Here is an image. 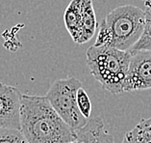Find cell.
Instances as JSON below:
<instances>
[{
  "label": "cell",
  "instance_id": "3957f363",
  "mask_svg": "<svg viewBox=\"0 0 151 143\" xmlns=\"http://www.w3.org/2000/svg\"><path fill=\"white\" fill-rule=\"evenodd\" d=\"M86 56L91 74L103 89L114 95L123 93V84L131 59L129 51L91 46L88 49Z\"/></svg>",
  "mask_w": 151,
  "mask_h": 143
},
{
  "label": "cell",
  "instance_id": "ba28073f",
  "mask_svg": "<svg viewBox=\"0 0 151 143\" xmlns=\"http://www.w3.org/2000/svg\"><path fill=\"white\" fill-rule=\"evenodd\" d=\"M64 21L72 40L76 44H80L82 37L81 0H71L65 11Z\"/></svg>",
  "mask_w": 151,
  "mask_h": 143
},
{
  "label": "cell",
  "instance_id": "8fae6325",
  "mask_svg": "<svg viewBox=\"0 0 151 143\" xmlns=\"http://www.w3.org/2000/svg\"><path fill=\"white\" fill-rule=\"evenodd\" d=\"M77 105H78L81 114L87 120H89L91 113V102L89 95L83 88H80L77 92Z\"/></svg>",
  "mask_w": 151,
  "mask_h": 143
},
{
  "label": "cell",
  "instance_id": "52a82bcc",
  "mask_svg": "<svg viewBox=\"0 0 151 143\" xmlns=\"http://www.w3.org/2000/svg\"><path fill=\"white\" fill-rule=\"evenodd\" d=\"M77 139L83 143H115L114 137L105 129V125L100 117L89 120L84 128L76 131Z\"/></svg>",
  "mask_w": 151,
  "mask_h": 143
},
{
  "label": "cell",
  "instance_id": "9a60e30c",
  "mask_svg": "<svg viewBox=\"0 0 151 143\" xmlns=\"http://www.w3.org/2000/svg\"><path fill=\"white\" fill-rule=\"evenodd\" d=\"M142 1H143V2H145V0H142Z\"/></svg>",
  "mask_w": 151,
  "mask_h": 143
},
{
  "label": "cell",
  "instance_id": "7a4b0ae2",
  "mask_svg": "<svg viewBox=\"0 0 151 143\" xmlns=\"http://www.w3.org/2000/svg\"><path fill=\"white\" fill-rule=\"evenodd\" d=\"M145 11L134 5H122L111 11L99 25L94 46L129 51L142 34Z\"/></svg>",
  "mask_w": 151,
  "mask_h": 143
},
{
  "label": "cell",
  "instance_id": "7c38bea8",
  "mask_svg": "<svg viewBox=\"0 0 151 143\" xmlns=\"http://www.w3.org/2000/svg\"><path fill=\"white\" fill-rule=\"evenodd\" d=\"M0 143H27V141L20 131L0 129Z\"/></svg>",
  "mask_w": 151,
  "mask_h": 143
},
{
  "label": "cell",
  "instance_id": "5bb4252c",
  "mask_svg": "<svg viewBox=\"0 0 151 143\" xmlns=\"http://www.w3.org/2000/svg\"><path fill=\"white\" fill-rule=\"evenodd\" d=\"M68 143H83L82 141H80V140H78V139H77V140H75V141H72V142H68Z\"/></svg>",
  "mask_w": 151,
  "mask_h": 143
},
{
  "label": "cell",
  "instance_id": "30bf717a",
  "mask_svg": "<svg viewBox=\"0 0 151 143\" xmlns=\"http://www.w3.org/2000/svg\"><path fill=\"white\" fill-rule=\"evenodd\" d=\"M151 51V8L145 11V27L139 40L129 50L131 54L137 51Z\"/></svg>",
  "mask_w": 151,
  "mask_h": 143
},
{
  "label": "cell",
  "instance_id": "4fadbf2b",
  "mask_svg": "<svg viewBox=\"0 0 151 143\" xmlns=\"http://www.w3.org/2000/svg\"><path fill=\"white\" fill-rule=\"evenodd\" d=\"M146 143H151V129H150L149 133H148V136H147Z\"/></svg>",
  "mask_w": 151,
  "mask_h": 143
},
{
  "label": "cell",
  "instance_id": "277c9868",
  "mask_svg": "<svg viewBox=\"0 0 151 143\" xmlns=\"http://www.w3.org/2000/svg\"><path fill=\"white\" fill-rule=\"evenodd\" d=\"M80 88H82L80 80L70 76L56 80L45 95L58 115L75 131L81 130L89 122L81 114L77 105V92Z\"/></svg>",
  "mask_w": 151,
  "mask_h": 143
},
{
  "label": "cell",
  "instance_id": "8992f818",
  "mask_svg": "<svg viewBox=\"0 0 151 143\" xmlns=\"http://www.w3.org/2000/svg\"><path fill=\"white\" fill-rule=\"evenodd\" d=\"M21 97L17 87L0 81V129L20 131Z\"/></svg>",
  "mask_w": 151,
  "mask_h": 143
},
{
  "label": "cell",
  "instance_id": "6da1fadb",
  "mask_svg": "<svg viewBox=\"0 0 151 143\" xmlns=\"http://www.w3.org/2000/svg\"><path fill=\"white\" fill-rule=\"evenodd\" d=\"M20 131L27 143H68L77 140L76 131L63 121L45 96L22 95Z\"/></svg>",
  "mask_w": 151,
  "mask_h": 143
},
{
  "label": "cell",
  "instance_id": "9c48e42d",
  "mask_svg": "<svg viewBox=\"0 0 151 143\" xmlns=\"http://www.w3.org/2000/svg\"><path fill=\"white\" fill-rule=\"evenodd\" d=\"M82 37L80 44H85L93 37L96 29V17L91 0H81Z\"/></svg>",
  "mask_w": 151,
  "mask_h": 143
},
{
  "label": "cell",
  "instance_id": "5b68a950",
  "mask_svg": "<svg viewBox=\"0 0 151 143\" xmlns=\"http://www.w3.org/2000/svg\"><path fill=\"white\" fill-rule=\"evenodd\" d=\"M151 88V51H137L131 54L123 92L142 91Z\"/></svg>",
  "mask_w": 151,
  "mask_h": 143
}]
</instances>
